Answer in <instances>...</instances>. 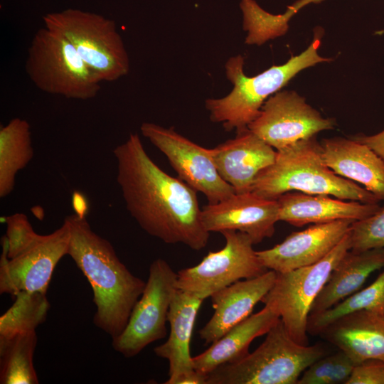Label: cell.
<instances>
[{
	"label": "cell",
	"mask_w": 384,
	"mask_h": 384,
	"mask_svg": "<svg viewBox=\"0 0 384 384\" xmlns=\"http://www.w3.org/2000/svg\"><path fill=\"white\" fill-rule=\"evenodd\" d=\"M50 305L46 294L20 292L13 304L0 316V341L36 331L46 319Z\"/></svg>",
	"instance_id": "cell-27"
},
{
	"label": "cell",
	"mask_w": 384,
	"mask_h": 384,
	"mask_svg": "<svg viewBox=\"0 0 384 384\" xmlns=\"http://www.w3.org/2000/svg\"><path fill=\"white\" fill-rule=\"evenodd\" d=\"M355 364L366 360L384 361V315L369 311L346 314L321 334Z\"/></svg>",
	"instance_id": "cell-20"
},
{
	"label": "cell",
	"mask_w": 384,
	"mask_h": 384,
	"mask_svg": "<svg viewBox=\"0 0 384 384\" xmlns=\"http://www.w3.org/2000/svg\"><path fill=\"white\" fill-rule=\"evenodd\" d=\"M358 311L384 315V270L369 286L359 289L327 310L309 315L307 331L311 334H320L336 320Z\"/></svg>",
	"instance_id": "cell-26"
},
{
	"label": "cell",
	"mask_w": 384,
	"mask_h": 384,
	"mask_svg": "<svg viewBox=\"0 0 384 384\" xmlns=\"http://www.w3.org/2000/svg\"><path fill=\"white\" fill-rule=\"evenodd\" d=\"M38 343L36 331L0 341V383L38 384L33 354Z\"/></svg>",
	"instance_id": "cell-25"
},
{
	"label": "cell",
	"mask_w": 384,
	"mask_h": 384,
	"mask_svg": "<svg viewBox=\"0 0 384 384\" xmlns=\"http://www.w3.org/2000/svg\"><path fill=\"white\" fill-rule=\"evenodd\" d=\"M70 228L62 225L47 235L37 236L12 258L2 248L0 258V294L14 297L20 292L47 294L55 268L68 255Z\"/></svg>",
	"instance_id": "cell-12"
},
{
	"label": "cell",
	"mask_w": 384,
	"mask_h": 384,
	"mask_svg": "<svg viewBox=\"0 0 384 384\" xmlns=\"http://www.w3.org/2000/svg\"><path fill=\"white\" fill-rule=\"evenodd\" d=\"M26 70L39 90L68 99L90 100L101 88L102 81L73 46L63 35L45 26L31 41Z\"/></svg>",
	"instance_id": "cell-7"
},
{
	"label": "cell",
	"mask_w": 384,
	"mask_h": 384,
	"mask_svg": "<svg viewBox=\"0 0 384 384\" xmlns=\"http://www.w3.org/2000/svg\"><path fill=\"white\" fill-rule=\"evenodd\" d=\"M324 164L336 174L362 184L384 200V159L354 139L333 137L320 142Z\"/></svg>",
	"instance_id": "cell-18"
},
{
	"label": "cell",
	"mask_w": 384,
	"mask_h": 384,
	"mask_svg": "<svg viewBox=\"0 0 384 384\" xmlns=\"http://www.w3.org/2000/svg\"><path fill=\"white\" fill-rule=\"evenodd\" d=\"M334 363V354L322 356L304 371L297 384H326Z\"/></svg>",
	"instance_id": "cell-31"
},
{
	"label": "cell",
	"mask_w": 384,
	"mask_h": 384,
	"mask_svg": "<svg viewBox=\"0 0 384 384\" xmlns=\"http://www.w3.org/2000/svg\"><path fill=\"white\" fill-rule=\"evenodd\" d=\"M279 220L297 227L340 220L358 221L375 213L378 203L346 201L326 195L289 191L277 199Z\"/></svg>",
	"instance_id": "cell-19"
},
{
	"label": "cell",
	"mask_w": 384,
	"mask_h": 384,
	"mask_svg": "<svg viewBox=\"0 0 384 384\" xmlns=\"http://www.w3.org/2000/svg\"><path fill=\"white\" fill-rule=\"evenodd\" d=\"M277 272L267 270L262 274L242 279L210 296L213 314L200 330L206 343H213L231 328L247 318L259 302L272 289Z\"/></svg>",
	"instance_id": "cell-17"
},
{
	"label": "cell",
	"mask_w": 384,
	"mask_h": 384,
	"mask_svg": "<svg viewBox=\"0 0 384 384\" xmlns=\"http://www.w3.org/2000/svg\"><path fill=\"white\" fill-rule=\"evenodd\" d=\"M321 37L322 31H315L313 41L303 52L292 56L285 63L273 65L255 76L245 74V59L241 55L229 58L225 65V75L233 88L223 97L206 100L210 119L221 123L228 132L247 128L259 115L265 101L299 72L331 60L319 54Z\"/></svg>",
	"instance_id": "cell-3"
},
{
	"label": "cell",
	"mask_w": 384,
	"mask_h": 384,
	"mask_svg": "<svg viewBox=\"0 0 384 384\" xmlns=\"http://www.w3.org/2000/svg\"><path fill=\"white\" fill-rule=\"evenodd\" d=\"M325 355L319 344L296 342L279 319L254 351L208 373L206 384H297L304 371Z\"/></svg>",
	"instance_id": "cell-5"
},
{
	"label": "cell",
	"mask_w": 384,
	"mask_h": 384,
	"mask_svg": "<svg viewBox=\"0 0 384 384\" xmlns=\"http://www.w3.org/2000/svg\"><path fill=\"white\" fill-rule=\"evenodd\" d=\"M384 267V249L349 250L331 272L314 302L311 314L327 310L358 291L368 277Z\"/></svg>",
	"instance_id": "cell-23"
},
{
	"label": "cell",
	"mask_w": 384,
	"mask_h": 384,
	"mask_svg": "<svg viewBox=\"0 0 384 384\" xmlns=\"http://www.w3.org/2000/svg\"><path fill=\"white\" fill-rule=\"evenodd\" d=\"M346 384H384V361L370 359L356 364Z\"/></svg>",
	"instance_id": "cell-30"
},
{
	"label": "cell",
	"mask_w": 384,
	"mask_h": 384,
	"mask_svg": "<svg viewBox=\"0 0 384 384\" xmlns=\"http://www.w3.org/2000/svg\"><path fill=\"white\" fill-rule=\"evenodd\" d=\"M203 302L180 289L174 297L167 316L170 326L169 338L154 349L156 356L169 362V378L165 384H175L179 378L195 370L190 343Z\"/></svg>",
	"instance_id": "cell-21"
},
{
	"label": "cell",
	"mask_w": 384,
	"mask_h": 384,
	"mask_svg": "<svg viewBox=\"0 0 384 384\" xmlns=\"http://www.w3.org/2000/svg\"><path fill=\"white\" fill-rule=\"evenodd\" d=\"M31 126L24 119L16 117L0 128V197L14 191L17 173L32 160Z\"/></svg>",
	"instance_id": "cell-24"
},
{
	"label": "cell",
	"mask_w": 384,
	"mask_h": 384,
	"mask_svg": "<svg viewBox=\"0 0 384 384\" xmlns=\"http://www.w3.org/2000/svg\"><path fill=\"white\" fill-rule=\"evenodd\" d=\"M142 134L165 155L178 177L197 192L204 194L209 204L221 202L235 193L219 175L210 149L204 148L176 132L152 122H144Z\"/></svg>",
	"instance_id": "cell-11"
},
{
	"label": "cell",
	"mask_w": 384,
	"mask_h": 384,
	"mask_svg": "<svg viewBox=\"0 0 384 384\" xmlns=\"http://www.w3.org/2000/svg\"><path fill=\"white\" fill-rule=\"evenodd\" d=\"M332 118L324 117L304 97L292 90L279 91L262 105L247 128L277 151L333 129Z\"/></svg>",
	"instance_id": "cell-13"
},
{
	"label": "cell",
	"mask_w": 384,
	"mask_h": 384,
	"mask_svg": "<svg viewBox=\"0 0 384 384\" xmlns=\"http://www.w3.org/2000/svg\"><path fill=\"white\" fill-rule=\"evenodd\" d=\"M72 203L75 213L80 217H86L88 204L85 197L78 191H75L73 194Z\"/></svg>",
	"instance_id": "cell-34"
},
{
	"label": "cell",
	"mask_w": 384,
	"mask_h": 384,
	"mask_svg": "<svg viewBox=\"0 0 384 384\" xmlns=\"http://www.w3.org/2000/svg\"><path fill=\"white\" fill-rule=\"evenodd\" d=\"M202 221L209 232L236 230L247 234L254 245L271 238L279 220L277 200L252 192L235 193L221 202L204 206Z\"/></svg>",
	"instance_id": "cell-14"
},
{
	"label": "cell",
	"mask_w": 384,
	"mask_h": 384,
	"mask_svg": "<svg viewBox=\"0 0 384 384\" xmlns=\"http://www.w3.org/2000/svg\"><path fill=\"white\" fill-rule=\"evenodd\" d=\"M177 272L164 260H154L142 295L127 326L112 339L113 348L125 358L138 355L148 345L166 337L168 313L178 289Z\"/></svg>",
	"instance_id": "cell-9"
},
{
	"label": "cell",
	"mask_w": 384,
	"mask_h": 384,
	"mask_svg": "<svg viewBox=\"0 0 384 384\" xmlns=\"http://www.w3.org/2000/svg\"><path fill=\"white\" fill-rule=\"evenodd\" d=\"M210 153L220 177L235 193L251 192L258 174L272 164L277 151L247 127L214 148Z\"/></svg>",
	"instance_id": "cell-16"
},
{
	"label": "cell",
	"mask_w": 384,
	"mask_h": 384,
	"mask_svg": "<svg viewBox=\"0 0 384 384\" xmlns=\"http://www.w3.org/2000/svg\"><path fill=\"white\" fill-rule=\"evenodd\" d=\"M351 249L362 252L384 249V206L369 217L355 221L351 228Z\"/></svg>",
	"instance_id": "cell-28"
},
{
	"label": "cell",
	"mask_w": 384,
	"mask_h": 384,
	"mask_svg": "<svg viewBox=\"0 0 384 384\" xmlns=\"http://www.w3.org/2000/svg\"><path fill=\"white\" fill-rule=\"evenodd\" d=\"M351 249L350 230L336 246L317 262L277 273L272 289L262 302L277 311L287 331L296 342L308 345L307 325L312 304L331 272Z\"/></svg>",
	"instance_id": "cell-8"
},
{
	"label": "cell",
	"mask_w": 384,
	"mask_h": 384,
	"mask_svg": "<svg viewBox=\"0 0 384 384\" xmlns=\"http://www.w3.org/2000/svg\"><path fill=\"white\" fill-rule=\"evenodd\" d=\"M351 220L316 223L288 235L274 247L257 251L267 270L284 273L317 262L329 254L351 230Z\"/></svg>",
	"instance_id": "cell-15"
},
{
	"label": "cell",
	"mask_w": 384,
	"mask_h": 384,
	"mask_svg": "<svg viewBox=\"0 0 384 384\" xmlns=\"http://www.w3.org/2000/svg\"><path fill=\"white\" fill-rule=\"evenodd\" d=\"M43 20L46 28L63 35L73 46L102 82L115 81L129 73V55L113 20L71 8L46 14Z\"/></svg>",
	"instance_id": "cell-6"
},
{
	"label": "cell",
	"mask_w": 384,
	"mask_h": 384,
	"mask_svg": "<svg viewBox=\"0 0 384 384\" xmlns=\"http://www.w3.org/2000/svg\"><path fill=\"white\" fill-rule=\"evenodd\" d=\"M289 191L368 203L380 201L364 187L331 170L322 159L316 137L277 151L274 162L258 174L251 191L271 200Z\"/></svg>",
	"instance_id": "cell-4"
},
{
	"label": "cell",
	"mask_w": 384,
	"mask_h": 384,
	"mask_svg": "<svg viewBox=\"0 0 384 384\" xmlns=\"http://www.w3.org/2000/svg\"><path fill=\"white\" fill-rule=\"evenodd\" d=\"M65 220L70 228L68 255L87 278L93 292L94 324L112 339L124 331L146 282L134 275L112 245L96 233L86 217L76 213Z\"/></svg>",
	"instance_id": "cell-2"
},
{
	"label": "cell",
	"mask_w": 384,
	"mask_h": 384,
	"mask_svg": "<svg viewBox=\"0 0 384 384\" xmlns=\"http://www.w3.org/2000/svg\"><path fill=\"white\" fill-rule=\"evenodd\" d=\"M353 139L367 145L384 159V129L373 135H357Z\"/></svg>",
	"instance_id": "cell-33"
},
{
	"label": "cell",
	"mask_w": 384,
	"mask_h": 384,
	"mask_svg": "<svg viewBox=\"0 0 384 384\" xmlns=\"http://www.w3.org/2000/svg\"><path fill=\"white\" fill-rule=\"evenodd\" d=\"M6 233L2 238V248L8 258L16 255L38 235L33 230L28 217L22 213H16L5 219Z\"/></svg>",
	"instance_id": "cell-29"
},
{
	"label": "cell",
	"mask_w": 384,
	"mask_h": 384,
	"mask_svg": "<svg viewBox=\"0 0 384 384\" xmlns=\"http://www.w3.org/2000/svg\"><path fill=\"white\" fill-rule=\"evenodd\" d=\"M279 319L273 307L265 305L260 311L228 330L205 351L193 357L194 369L208 374L222 365L243 357L249 353L252 341L266 334Z\"/></svg>",
	"instance_id": "cell-22"
},
{
	"label": "cell",
	"mask_w": 384,
	"mask_h": 384,
	"mask_svg": "<svg viewBox=\"0 0 384 384\" xmlns=\"http://www.w3.org/2000/svg\"><path fill=\"white\" fill-rule=\"evenodd\" d=\"M113 154L126 208L141 228L166 244L203 249L210 233L202 221L197 191L156 165L137 134H130Z\"/></svg>",
	"instance_id": "cell-1"
},
{
	"label": "cell",
	"mask_w": 384,
	"mask_h": 384,
	"mask_svg": "<svg viewBox=\"0 0 384 384\" xmlns=\"http://www.w3.org/2000/svg\"><path fill=\"white\" fill-rule=\"evenodd\" d=\"M324 0H297L287 6V10L282 14L283 18L289 21L291 18L301 9L309 4H319Z\"/></svg>",
	"instance_id": "cell-35"
},
{
	"label": "cell",
	"mask_w": 384,
	"mask_h": 384,
	"mask_svg": "<svg viewBox=\"0 0 384 384\" xmlns=\"http://www.w3.org/2000/svg\"><path fill=\"white\" fill-rule=\"evenodd\" d=\"M353 361L343 351L334 353V363L326 384H346L353 368Z\"/></svg>",
	"instance_id": "cell-32"
},
{
	"label": "cell",
	"mask_w": 384,
	"mask_h": 384,
	"mask_svg": "<svg viewBox=\"0 0 384 384\" xmlns=\"http://www.w3.org/2000/svg\"><path fill=\"white\" fill-rule=\"evenodd\" d=\"M225 246L209 252L196 265L177 272V288L204 300L242 279L257 277L268 270L260 263L251 238L236 230L220 233Z\"/></svg>",
	"instance_id": "cell-10"
}]
</instances>
